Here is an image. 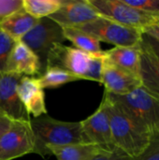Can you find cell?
Here are the masks:
<instances>
[{"label": "cell", "mask_w": 159, "mask_h": 160, "mask_svg": "<svg viewBox=\"0 0 159 160\" xmlns=\"http://www.w3.org/2000/svg\"><path fill=\"white\" fill-rule=\"evenodd\" d=\"M37 22L38 20L35 19L22 8L0 21V30L15 41H20Z\"/></svg>", "instance_id": "obj_18"}, {"label": "cell", "mask_w": 159, "mask_h": 160, "mask_svg": "<svg viewBox=\"0 0 159 160\" xmlns=\"http://www.w3.org/2000/svg\"><path fill=\"white\" fill-rule=\"evenodd\" d=\"M142 33H145L147 35H150L152 37H154L155 38L159 40V22L144 28L142 30Z\"/></svg>", "instance_id": "obj_29"}, {"label": "cell", "mask_w": 159, "mask_h": 160, "mask_svg": "<svg viewBox=\"0 0 159 160\" xmlns=\"http://www.w3.org/2000/svg\"><path fill=\"white\" fill-rule=\"evenodd\" d=\"M18 96L26 112L34 118L46 115L48 111L45 103L44 89L37 78L23 76L18 85Z\"/></svg>", "instance_id": "obj_13"}, {"label": "cell", "mask_w": 159, "mask_h": 160, "mask_svg": "<svg viewBox=\"0 0 159 160\" xmlns=\"http://www.w3.org/2000/svg\"><path fill=\"white\" fill-rule=\"evenodd\" d=\"M140 77L142 87L159 98V56L142 42Z\"/></svg>", "instance_id": "obj_15"}, {"label": "cell", "mask_w": 159, "mask_h": 160, "mask_svg": "<svg viewBox=\"0 0 159 160\" xmlns=\"http://www.w3.org/2000/svg\"><path fill=\"white\" fill-rule=\"evenodd\" d=\"M81 126L82 134L88 142L105 149L114 148L112 141L108 99L105 95L97 111L85 120L81 121Z\"/></svg>", "instance_id": "obj_9"}, {"label": "cell", "mask_w": 159, "mask_h": 160, "mask_svg": "<svg viewBox=\"0 0 159 160\" xmlns=\"http://www.w3.org/2000/svg\"><path fill=\"white\" fill-rule=\"evenodd\" d=\"M99 16L100 14L89 0H61L59 9L48 18L57 22L62 28H67L78 27Z\"/></svg>", "instance_id": "obj_11"}, {"label": "cell", "mask_w": 159, "mask_h": 160, "mask_svg": "<svg viewBox=\"0 0 159 160\" xmlns=\"http://www.w3.org/2000/svg\"><path fill=\"white\" fill-rule=\"evenodd\" d=\"M22 8V0H0V21Z\"/></svg>", "instance_id": "obj_26"}, {"label": "cell", "mask_w": 159, "mask_h": 160, "mask_svg": "<svg viewBox=\"0 0 159 160\" xmlns=\"http://www.w3.org/2000/svg\"><path fill=\"white\" fill-rule=\"evenodd\" d=\"M157 134H159V125H158V128H157Z\"/></svg>", "instance_id": "obj_31"}, {"label": "cell", "mask_w": 159, "mask_h": 160, "mask_svg": "<svg viewBox=\"0 0 159 160\" xmlns=\"http://www.w3.org/2000/svg\"><path fill=\"white\" fill-rule=\"evenodd\" d=\"M16 42L0 30V74L7 72L8 59Z\"/></svg>", "instance_id": "obj_22"}, {"label": "cell", "mask_w": 159, "mask_h": 160, "mask_svg": "<svg viewBox=\"0 0 159 160\" xmlns=\"http://www.w3.org/2000/svg\"><path fill=\"white\" fill-rule=\"evenodd\" d=\"M10 123H11V120L10 119L0 115V137L9 128Z\"/></svg>", "instance_id": "obj_30"}, {"label": "cell", "mask_w": 159, "mask_h": 160, "mask_svg": "<svg viewBox=\"0 0 159 160\" xmlns=\"http://www.w3.org/2000/svg\"><path fill=\"white\" fill-rule=\"evenodd\" d=\"M77 28L92 35L100 42H107L114 47L139 46L142 35L141 30L124 26L102 16Z\"/></svg>", "instance_id": "obj_4"}, {"label": "cell", "mask_w": 159, "mask_h": 160, "mask_svg": "<svg viewBox=\"0 0 159 160\" xmlns=\"http://www.w3.org/2000/svg\"><path fill=\"white\" fill-rule=\"evenodd\" d=\"M7 72L35 78L41 76L43 69L38 57L24 43L17 41L11 51Z\"/></svg>", "instance_id": "obj_14"}, {"label": "cell", "mask_w": 159, "mask_h": 160, "mask_svg": "<svg viewBox=\"0 0 159 160\" xmlns=\"http://www.w3.org/2000/svg\"><path fill=\"white\" fill-rule=\"evenodd\" d=\"M142 44H143L146 48H148L150 51H152L154 53L159 56V40L155 38L154 37L147 35L145 33H142Z\"/></svg>", "instance_id": "obj_28"}, {"label": "cell", "mask_w": 159, "mask_h": 160, "mask_svg": "<svg viewBox=\"0 0 159 160\" xmlns=\"http://www.w3.org/2000/svg\"><path fill=\"white\" fill-rule=\"evenodd\" d=\"M101 84L104 85L107 93L113 95H126L142 87V81L139 76L114 66L105 57Z\"/></svg>", "instance_id": "obj_12"}, {"label": "cell", "mask_w": 159, "mask_h": 160, "mask_svg": "<svg viewBox=\"0 0 159 160\" xmlns=\"http://www.w3.org/2000/svg\"><path fill=\"white\" fill-rule=\"evenodd\" d=\"M104 95L108 99L113 146L132 158L140 156L150 145L153 134L132 120L118 106L112 103L105 92Z\"/></svg>", "instance_id": "obj_2"}, {"label": "cell", "mask_w": 159, "mask_h": 160, "mask_svg": "<svg viewBox=\"0 0 159 160\" xmlns=\"http://www.w3.org/2000/svg\"><path fill=\"white\" fill-rule=\"evenodd\" d=\"M91 55L75 47L58 43L52 48L48 54L46 68H60L75 75L81 80H84Z\"/></svg>", "instance_id": "obj_8"}, {"label": "cell", "mask_w": 159, "mask_h": 160, "mask_svg": "<svg viewBox=\"0 0 159 160\" xmlns=\"http://www.w3.org/2000/svg\"><path fill=\"white\" fill-rule=\"evenodd\" d=\"M128 6L159 18V0H124Z\"/></svg>", "instance_id": "obj_24"}, {"label": "cell", "mask_w": 159, "mask_h": 160, "mask_svg": "<svg viewBox=\"0 0 159 160\" xmlns=\"http://www.w3.org/2000/svg\"><path fill=\"white\" fill-rule=\"evenodd\" d=\"M37 79L43 89L57 88L69 82L81 81V79L75 75L56 68H47L43 74Z\"/></svg>", "instance_id": "obj_20"}, {"label": "cell", "mask_w": 159, "mask_h": 160, "mask_svg": "<svg viewBox=\"0 0 159 160\" xmlns=\"http://www.w3.org/2000/svg\"><path fill=\"white\" fill-rule=\"evenodd\" d=\"M35 139L33 154L45 158L50 157L48 145H67L88 142L82 134L80 122H64L49 115H42L30 120Z\"/></svg>", "instance_id": "obj_1"}, {"label": "cell", "mask_w": 159, "mask_h": 160, "mask_svg": "<svg viewBox=\"0 0 159 160\" xmlns=\"http://www.w3.org/2000/svg\"><path fill=\"white\" fill-rule=\"evenodd\" d=\"M66 40L63 28L47 17L38 20L37 23L20 41L24 43L38 57L44 72L47 57L52 48Z\"/></svg>", "instance_id": "obj_6"}, {"label": "cell", "mask_w": 159, "mask_h": 160, "mask_svg": "<svg viewBox=\"0 0 159 160\" xmlns=\"http://www.w3.org/2000/svg\"><path fill=\"white\" fill-rule=\"evenodd\" d=\"M61 6V0H22V8L37 20L50 17Z\"/></svg>", "instance_id": "obj_21"}, {"label": "cell", "mask_w": 159, "mask_h": 160, "mask_svg": "<svg viewBox=\"0 0 159 160\" xmlns=\"http://www.w3.org/2000/svg\"><path fill=\"white\" fill-rule=\"evenodd\" d=\"M100 16L127 27L142 30L156 22L159 18L140 11L124 0H89Z\"/></svg>", "instance_id": "obj_5"}, {"label": "cell", "mask_w": 159, "mask_h": 160, "mask_svg": "<svg viewBox=\"0 0 159 160\" xmlns=\"http://www.w3.org/2000/svg\"><path fill=\"white\" fill-rule=\"evenodd\" d=\"M131 160H159V134H154L148 148L142 154L131 158Z\"/></svg>", "instance_id": "obj_25"}, {"label": "cell", "mask_w": 159, "mask_h": 160, "mask_svg": "<svg viewBox=\"0 0 159 160\" xmlns=\"http://www.w3.org/2000/svg\"><path fill=\"white\" fill-rule=\"evenodd\" d=\"M46 148L49 155L54 156L57 160H91L105 149L90 142L48 145Z\"/></svg>", "instance_id": "obj_17"}, {"label": "cell", "mask_w": 159, "mask_h": 160, "mask_svg": "<svg viewBox=\"0 0 159 160\" xmlns=\"http://www.w3.org/2000/svg\"><path fill=\"white\" fill-rule=\"evenodd\" d=\"M104 58H105V52L102 55H91L88 68L84 76V80L97 82L101 84Z\"/></svg>", "instance_id": "obj_23"}, {"label": "cell", "mask_w": 159, "mask_h": 160, "mask_svg": "<svg viewBox=\"0 0 159 160\" xmlns=\"http://www.w3.org/2000/svg\"><path fill=\"white\" fill-rule=\"evenodd\" d=\"M23 76L4 72L0 74V115L14 120L30 121V116L26 112L18 96V85Z\"/></svg>", "instance_id": "obj_10"}, {"label": "cell", "mask_w": 159, "mask_h": 160, "mask_svg": "<svg viewBox=\"0 0 159 160\" xmlns=\"http://www.w3.org/2000/svg\"><path fill=\"white\" fill-rule=\"evenodd\" d=\"M109 99L151 134L157 132L159 98L139 87L126 95H113L105 91Z\"/></svg>", "instance_id": "obj_3"}, {"label": "cell", "mask_w": 159, "mask_h": 160, "mask_svg": "<svg viewBox=\"0 0 159 160\" xmlns=\"http://www.w3.org/2000/svg\"><path fill=\"white\" fill-rule=\"evenodd\" d=\"M132 158L123 151L114 147L112 149H104L91 160H131Z\"/></svg>", "instance_id": "obj_27"}, {"label": "cell", "mask_w": 159, "mask_h": 160, "mask_svg": "<svg viewBox=\"0 0 159 160\" xmlns=\"http://www.w3.org/2000/svg\"><path fill=\"white\" fill-rule=\"evenodd\" d=\"M63 31L66 39L70 41L74 45L73 47L92 55L104 54L105 51H102L100 41L94 38L92 35L77 27L63 28Z\"/></svg>", "instance_id": "obj_19"}, {"label": "cell", "mask_w": 159, "mask_h": 160, "mask_svg": "<svg viewBox=\"0 0 159 160\" xmlns=\"http://www.w3.org/2000/svg\"><path fill=\"white\" fill-rule=\"evenodd\" d=\"M105 57L114 66L140 77L141 44L135 47H113L105 51Z\"/></svg>", "instance_id": "obj_16"}, {"label": "cell", "mask_w": 159, "mask_h": 160, "mask_svg": "<svg viewBox=\"0 0 159 160\" xmlns=\"http://www.w3.org/2000/svg\"><path fill=\"white\" fill-rule=\"evenodd\" d=\"M34 147L30 121H11L9 128L0 137V160H13L33 154Z\"/></svg>", "instance_id": "obj_7"}]
</instances>
